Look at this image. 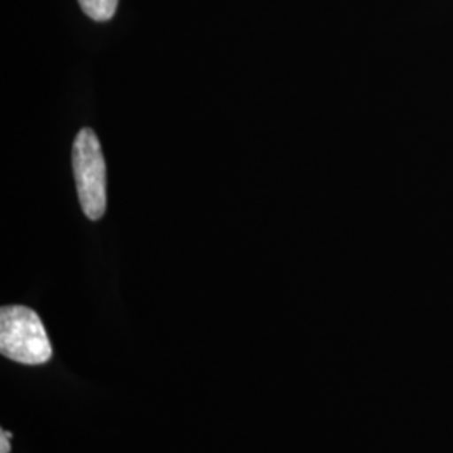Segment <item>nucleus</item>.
<instances>
[{
  "instance_id": "nucleus-2",
  "label": "nucleus",
  "mask_w": 453,
  "mask_h": 453,
  "mask_svg": "<svg viewBox=\"0 0 453 453\" xmlns=\"http://www.w3.org/2000/svg\"><path fill=\"white\" fill-rule=\"evenodd\" d=\"M73 168L84 215L99 220L106 211V163L91 128H82L74 140Z\"/></svg>"
},
{
  "instance_id": "nucleus-1",
  "label": "nucleus",
  "mask_w": 453,
  "mask_h": 453,
  "mask_svg": "<svg viewBox=\"0 0 453 453\" xmlns=\"http://www.w3.org/2000/svg\"><path fill=\"white\" fill-rule=\"evenodd\" d=\"M0 353L20 365H44L52 357L48 333L33 309L4 306L0 311Z\"/></svg>"
},
{
  "instance_id": "nucleus-3",
  "label": "nucleus",
  "mask_w": 453,
  "mask_h": 453,
  "mask_svg": "<svg viewBox=\"0 0 453 453\" xmlns=\"http://www.w3.org/2000/svg\"><path fill=\"white\" fill-rule=\"evenodd\" d=\"M82 12L96 22L113 19L118 9V0H80Z\"/></svg>"
},
{
  "instance_id": "nucleus-4",
  "label": "nucleus",
  "mask_w": 453,
  "mask_h": 453,
  "mask_svg": "<svg viewBox=\"0 0 453 453\" xmlns=\"http://www.w3.org/2000/svg\"><path fill=\"white\" fill-rule=\"evenodd\" d=\"M11 437H12L11 434H7V432H4V430H2V438H0V445H2V449H0V453L11 452V447H9V440H7V438Z\"/></svg>"
}]
</instances>
